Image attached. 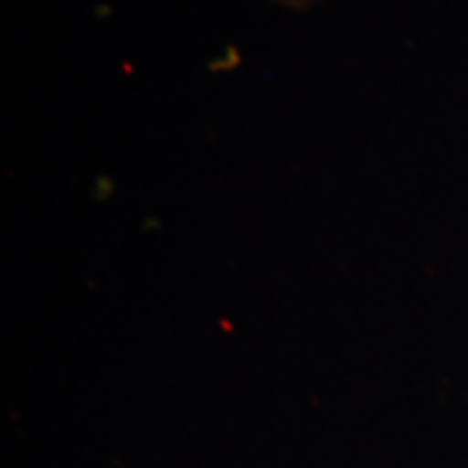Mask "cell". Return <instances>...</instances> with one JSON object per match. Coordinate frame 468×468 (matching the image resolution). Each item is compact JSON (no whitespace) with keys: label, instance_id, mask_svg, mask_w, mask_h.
Listing matches in <instances>:
<instances>
[{"label":"cell","instance_id":"cell-1","mask_svg":"<svg viewBox=\"0 0 468 468\" xmlns=\"http://www.w3.org/2000/svg\"><path fill=\"white\" fill-rule=\"evenodd\" d=\"M279 3H284V5H292V8H307V5H313L315 0H279Z\"/></svg>","mask_w":468,"mask_h":468}]
</instances>
